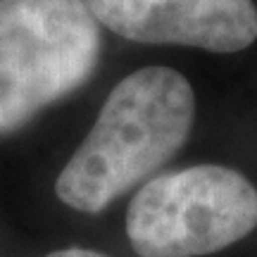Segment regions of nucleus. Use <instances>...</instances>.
Here are the masks:
<instances>
[{
  "label": "nucleus",
  "mask_w": 257,
  "mask_h": 257,
  "mask_svg": "<svg viewBox=\"0 0 257 257\" xmlns=\"http://www.w3.org/2000/svg\"><path fill=\"white\" fill-rule=\"evenodd\" d=\"M193 119L195 93L184 74L143 67L124 76L57 176V198L83 214L102 212L181 150Z\"/></svg>",
  "instance_id": "f257e3e1"
},
{
  "label": "nucleus",
  "mask_w": 257,
  "mask_h": 257,
  "mask_svg": "<svg viewBox=\"0 0 257 257\" xmlns=\"http://www.w3.org/2000/svg\"><path fill=\"white\" fill-rule=\"evenodd\" d=\"M98 24L150 46L238 53L257 41L252 0H86Z\"/></svg>",
  "instance_id": "20e7f679"
},
{
  "label": "nucleus",
  "mask_w": 257,
  "mask_h": 257,
  "mask_svg": "<svg viewBox=\"0 0 257 257\" xmlns=\"http://www.w3.org/2000/svg\"><path fill=\"white\" fill-rule=\"evenodd\" d=\"M46 257H107V255L88 248H64V250H55V252H50Z\"/></svg>",
  "instance_id": "39448f33"
},
{
  "label": "nucleus",
  "mask_w": 257,
  "mask_h": 257,
  "mask_svg": "<svg viewBox=\"0 0 257 257\" xmlns=\"http://www.w3.org/2000/svg\"><path fill=\"white\" fill-rule=\"evenodd\" d=\"M257 226V188L221 165H193L141 186L126 210V236L141 257H202Z\"/></svg>",
  "instance_id": "7ed1b4c3"
},
{
  "label": "nucleus",
  "mask_w": 257,
  "mask_h": 257,
  "mask_svg": "<svg viewBox=\"0 0 257 257\" xmlns=\"http://www.w3.org/2000/svg\"><path fill=\"white\" fill-rule=\"evenodd\" d=\"M100 53L86 0H0V136L79 91Z\"/></svg>",
  "instance_id": "f03ea898"
}]
</instances>
